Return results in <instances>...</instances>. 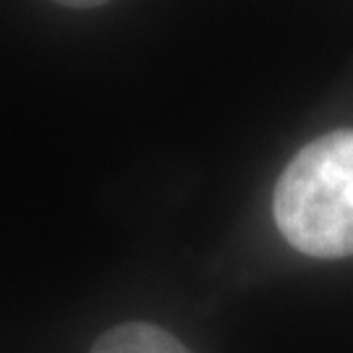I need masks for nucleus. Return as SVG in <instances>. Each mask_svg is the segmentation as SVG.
<instances>
[{
    "instance_id": "nucleus-1",
    "label": "nucleus",
    "mask_w": 353,
    "mask_h": 353,
    "mask_svg": "<svg viewBox=\"0 0 353 353\" xmlns=\"http://www.w3.org/2000/svg\"><path fill=\"white\" fill-rule=\"evenodd\" d=\"M275 223L296 252L338 259L353 254V131L309 141L275 186Z\"/></svg>"
},
{
    "instance_id": "nucleus-2",
    "label": "nucleus",
    "mask_w": 353,
    "mask_h": 353,
    "mask_svg": "<svg viewBox=\"0 0 353 353\" xmlns=\"http://www.w3.org/2000/svg\"><path fill=\"white\" fill-rule=\"evenodd\" d=\"M92 353H191L168 330L147 322H128L108 330Z\"/></svg>"
},
{
    "instance_id": "nucleus-3",
    "label": "nucleus",
    "mask_w": 353,
    "mask_h": 353,
    "mask_svg": "<svg viewBox=\"0 0 353 353\" xmlns=\"http://www.w3.org/2000/svg\"><path fill=\"white\" fill-rule=\"evenodd\" d=\"M55 3H61L65 8H97V6L110 3V0H55Z\"/></svg>"
}]
</instances>
